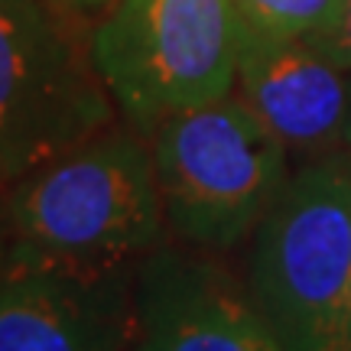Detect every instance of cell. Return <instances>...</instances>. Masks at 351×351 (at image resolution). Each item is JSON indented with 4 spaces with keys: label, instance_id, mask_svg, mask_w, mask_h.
I'll return each instance as SVG.
<instances>
[{
    "label": "cell",
    "instance_id": "cell-13",
    "mask_svg": "<svg viewBox=\"0 0 351 351\" xmlns=\"http://www.w3.org/2000/svg\"><path fill=\"white\" fill-rule=\"evenodd\" d=\"M345 150L351 153V101H348V121H345Z\"/></svg>",
    "mask_w": 351,
    "mask_h": 351
},
{
    "label": "cell",
    "instance_id": "cell-12",
    "mask_svg": "<svg viewBox=\"0 0 351 351\" xmlns=\"http://www.w3.org/2000/svg\"><path fill=\"white\" fill-rule=\"evenodd\" d=\"M10 261V238H7V208H3V189H0V280L7 274Z\"/></svg>",
    "mask_w": 351,
    "mask_h": 351
},
{
    "label": "cell",
    "instance_id": "cell-4",
    "mask_svg": "<svg viewBox=\"0 0 351 351\" xmlns=\"http://www.w3.org/2000/svg\"><path fill=\"white\" fill-rule=\"evenodd\" d=\"M62 0H0V182L114 124L91 36Z\"/></svg>",
    "mask_w": 351,
    "mask_h": 351
},
{
    "label": "cell",
    "instance_id": "cell-9",
    "mask_svg": "<svg viewBox=\"0 0 351 351\" xmlns=\"http://www.w3.org/2000/svg\"><path fill=\"white\" fill-rule=\"evenodd\" d=\"M335 0H234L241 29L267 36H309L328 20Z\"/></svg>",
    "mask_w": 351,
    "mask_h": 351
},
{
    "label": "cell",
    "instance_id": "cell-10",
    "mask_svg": "<svg viewBox=\"0 0 351 351\" xmlns=\"http://www.w3.org/2000/svg\"><path fill=\"white\" fill-rule=\"evenodd\" d=\"M309 43L326 56L332 65L351 75V0H335L328 20L315 33H309Z\"/></svg>",
    "mask_w": 351,
    "mask_h": 351
},
{
    "label": "cell",
    "instance_id": "cell-2",
    "mask_svg": "<svg viewBox=\"0 0 351 351\" xmlns=\"http://www.w3.org/2000/svg\"><path fill=\"white\" fill-rule=\"evenodd\" d=\"M247 244V289L276 348L351 351V153L293 166Z\"/></svg>",
    "mask_w": 351,
    "mask_h": 351
},
{
    "label": "cell",
    "instance_id": "cell-5",
    "mask_svg": "<svg viewBox=\"0 0 351 351\" xmlns=\"http://www.w3.org/2000/svg\"><path fill=\"white\" fill-rule=\"evenodd\" d=\"M238 36L234 0H117L91 33V56L130 127L150 134L234 91Z\"/></svg>",
    "mask_w": 351,
    "mask_h": 351
},
{
    "label": "cell",
    "instance_id": "cell-3",
    "mask_svg": "<svg viewBox=\"0 0 351 351\" xmlns=\"http://www.w3.org/2000/svg\"><path fill=\"white\" fill-rule=\"evenodd\" d=\"M147 140L169 238L195 251L251 241L293 173L287 147L234 91L169 114Z\"/></svg>",
    "mask_w": 351,
    "mask_h": 351
},
{
    "label": "cell",
    "instance_id": "cell-6",
    "mask_svg": "<svg viewBox=\"0 0 351 351\" xmlns=\"http://www.w3.org/2000/svg\"><path fill=\"white\" fill-rule=\"evenodd\" d=\"M134 351H280L247 283L218 254L166 241L134 276Z\"/></svg>",
    "mask_w": 351,
    "mask_h": 351
},
{
    "label": "cell",
    "instance_id": "cell-1",
    "mask_svg": "<svg viewBox=\"0 0 351 351\" xmlns=\"http://www.w3.org/2000/svg\"><path fill=\"white\" fill-rule=\"evenodd\" d=\"M7 267L137 274L169 241L153 153L137 127H108L3 186Z\"/></svg>",
    "mask_w": 351,
    "mask_h": 351
},
{
    "label": "cell",
    "instance_id": "cell-14",
    "mask_svg": "<svg viewBox=\"0 0 351 351\" xmlns=\"http://www.w3.org/2000/svg\"><path fill=\"white\" fill-rule=\"evenodd\" d=\"M0 189H3V182H0Z\"/></svg>",
    "mask_w": 351,
    "mask_h": 351
},
{
    "label": "cell",
    "instance_id": "cell-7",
    "mask_svg": "<svg viewBox=\"0 0 351 351\" xmlns=\"http://www.w3.org/2000/svg\"><path fill=\"white\" fill-rule=\"evenodd\" d=\"M234 91L287 147L293 166L345 150L351 75L306 36L241 29Z\"/></svg>",
    "mask_w": 351,
    "mask_h": 351
},
{
    "label": "cell",
    "instance_id": "cell-8",
    "mask_svg": "<svg viewBox=\"0 0 351 351\" xmlns=\"http://www.w3.org/2000/svg\"><path fill=\"white\" fill-rule=\"evenodd\" d=\"M134 276L7 267L0 280V351H134Z\"/></svg>",
    "mask_w": 351,
    "mask_h": 351
},
{
    "label": "cell",
    "instance_id": "cell-11",
    "mask_svg": "<svg viewBox=\"0 0 351 351\" xmlns=\"http://www.w3.org/2000/svg\"><path fill=\"white\" fill-rule=\"evenodd\" d=\"M62 3L78 16H101V13L111 10L117 0H62Z\"/></svg>",
    "mask_w": 351,
    "mask_h": 351
}]
</instances>
